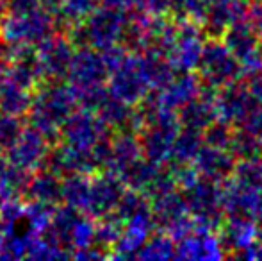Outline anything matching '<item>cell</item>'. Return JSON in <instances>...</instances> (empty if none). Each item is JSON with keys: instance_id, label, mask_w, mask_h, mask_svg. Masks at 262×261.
<instances>
[{"instance_id": "f546056e", "label": "cell", "mask_w": 262, "mask_h": 261, "mask_svg": "<svg viewBox=\"0 0 262 261\" xmlns=\"http://www.w3.org/2000/svg\"><path fill=\"white\" fill-rule=\"evenodd\" d=\"M114 211L120 215V218L123 222L134 218L138 215H145V213H152V200L141 190L127 188L125 193L121 195L120 202H118Z\"/></svg>"}, {"instance_id": "7402d4cb", "label": "cell", "mask_w": 262, "mask_h": 261, "mask_svg": "<svg viewBox=\"0 0 262 261\" xmlns=\"http://www.w3.org/2000/svg\"><path fill=\"white\" fill-rule=\"evenodd\" d=\"M25 198L49 202V204H61L62 202V177L54 174L49 168H39L31 175Z\"/></svg>"}, {"instance_id": "d4e9b609", "label": "cell", "mask_w": 262, "mask_h": 261, "mask_svg": "<svg viewBox=\"0 0 262 261\" xmlns=\"http://www.w3.org/2000/svg\"><path fill=\"white\" fill-rule=\"evenodd\" d=\"M202 147H204V132L189 129V127H180L173 142L171 159L168 163H193Z\"/></svg>"}, {"instance_id": "44dd1931", "label": "cell", "mask_w": 262, "mask_h": 261, "mask_svg": "<svg viewBox=\"0 0 262 261\" xmlns=\"http://www.w3.org/2000/svg\"><path fill=\"white\" fill-rule=\"evenodd\" d=\"M223 43L228 47L232 54L239 59V63H243L245 59H248L250 56L259 52V42L260 34L248 24V20H241L232 24L227 31L221 36Z\"/></svg>"}, {"instance_id": "5b68a950", "label": "cell", "mask_w": 262, "mask_h": 261, "mask_svg": "<svg viewBox=\"0 0 262 261\" xmlns=\"http://www.w3.org/2000/svg\"><path fill=\"white\" fill-rule=\"evenodd\" d=\"M187 209L198 224L216 229L223 224V183L200 177L191 188L184 190Z\"/></svg>"}, {"instance_id": "4fadbf2b", "label": "cell", "mask_w": 262, "mask_h": 261, "mask_svg": "<svg viewBox=\"0 0 262 261\" xmlns=\"http://www.w3.org/2000/svg\"><path fill=\"white\" fill-rule=\"evenodd\" d=\"M52 143L45 138L36 127L25 126L18 139L13 143L9 150L6 152L7 159L14 167L25 168L29 172H36L43 168L45 159L49 156V150Z\"/></svg>"}, {"instance_id": "ac0fdd59", "label": "cell", "mask_w": 262, "mask_h": 261, "mask_svg": "<svg viewBox=\"0 0 262 261\" xmlns=\"http://www.w3.org/2000/svg\"><path fill=\"white\" fill-rule=\"evenodd\" d=\"M220 242L225 254L237 258L246 247L257 240V222L248 218H234L227 216L220 226Z\"/></svg>"}, {"instance_id": "e0dca14e", "label": "cell", "mask_w": 262, "mask_h": 261, "mask_svg": "<svg viewBox=\"0 0 262 261\" xmlns=\"http://www.w3.org/2000/svg\"><path fill=\"white\" fill-rule=\"evenodd\" d=\"M221 242L212 234V229L196 222V231L179 242L177 259H221L225 258Z\"/></svg>"}, {"instance_id": "ab89813d", "label": "cell", "mask_w": 262, "mask_h": 261, "mask_svg": "<svg viewBox=\"0 0 262 261\" xmlns=\"http://www.w3.org/2000/svg\"><path fill=\"white\" fill-rule=\"evenodd\" d=\"M41 2V7L49 13H52L55 18L59 14V9H61V2L62 0H39Z\"/></svg>"}, {"instance_id": "8992f818", "label": "cell", "mask_w": 262, "mask_h": 261, "mask_svg": "<svg viewBox=\"0 0 262 261\" xmlns=\"http://www.w3.org/2000/svg\"><path fill=\"white\" fill-rule=\"evenodd\" d=\"M107 81L109 93L132 106H138L152 90L143 68L141 52H128L123 63L109 73Z\"/></svg>"}, {"instance_id": "52a82bcc", "label": "cell", "mask_w": 262, "mask_h": 261, "mask_svg": "<svg viewBox=\"0 0 262 261\" xmlns=\"http://www.w3.org/2000/svg\"><path fill=\"white\" fill-rule=\"evenodd\" d=\"M113 134L114 131L97 113L84 108L73 111L61 127V142L80 150H90L102 138Z\"/></svg>"}, {"instance_id": "7a4b0ae2", "label": "cell", "mask_w": 262, "mask_h": 261, "mask_svg": "<svg viewBox=\"0 0 262 261\" xmlns=\"http://www.w3.org/2000/svg\"><path fill=\"white\" fill-rule=\"evenodd\" d=\"M128 13L130 11H121L102 4L82 24L68 29V36L77 49L91 47L97 50H105L121 42V36L128 24Z\"/></svg>"}, {"instance_id": "d6986e66", "label": "cell", "mask_w": 262, "mask_h": 261, "mask_svg": "<svg viewBox=\"0 0 262 261\" xmlns=\"http://www.w3.org/2000/svg\"><path fill=\"white\" fill-rule=\"evenodd\" d=\"M235 163H237V157L228 149H217V147H210L205 143L193 159V165L200 172L202 177L212 179L217 183H223L230 177Z\"/></svg>"}, {"instance_id": "5bb4252c", "label": "cell", "mask_w": 262, "mask_h": 261, "mask_svg": "<svg viewBox=\"0 0 262 261\" xmlns=\"http://www.w3.org/2000/svg\"><path fill=\"white\" fill-rule=\"evenodd\" d=\"M200 90H202L200 75H194L193 72H180V75L173 77L164 88H161V90H150L148 95L141 102L179 111L184 104H187L194 97H198Z\"/></svg>"}, {"instance_id": "3957f363", "label": "cell", "mask_w": 262, "mask_h": 261, "mask_svg": "<svg viewBox=\"0 0 262 261\" xmlns=\"http://www.w3.org/2000/svg\"><path fill=\"white\" fill-rule=\"evenodd\" d=\"M57 29V18L39 7L29 13H7L0 24V38L13 45H38Z\"/></svg>"}, {"instance_id": "4dcf8cb0", "label": "cell", "mask_w": 262, "mask_h": 261, "mask_svg": "<svg viewBox=\"0 0 262 261\" xmlns=\"http://www.w3.org/2000/svg\"><path fill=\"white\" fill-rule=\"evenodd\" d=\"M177 256L175 240L164 231L152 233L143 245L138 259H171Z\"/></svg>"}, {"instance_id": "277c9868", "label": "cell", "mask_w": 262, "mask_h": 261, "mask_svg": "<svg viewBox=\"0 0 262 261\" xmlns=\"http://www.w3.org/2000/svg\"><path fill=\"white\" fill-rule=\"evenodd\" d=\"M198 72L204 84L220 90L230 83L243 79V66L239 59L228 50L221 38H210L202 50Z\"/></svg>"}, {"instance_id": "e575fe53", "label": "cell", "mask_w": 262, "mask_h": 261, "mask_svg": "<svg viewBox=\"0 0 262 261\" xmlns=\"http://www.w3.org/2000/svg\"><path fill=\"white\" fill-rule=\"evenodd\" d=\"M234 129H235L234 126L216 118L207 129L204 131V143L210 147H217V149H230Z\"/></svg>"}, {"instance_id": "d6a6232c", "label": "cell", "mask_w": 262, "mask_h": 261, "mask_svg": "<svg viewBox=\"0 0 262 261\" xmlns=\"http://www.w3.org/2000/svg\"><path fill=\"white\" fill-rule=\"evenodd\" d=\"M230 150L237 159H246V157H255L262 154V142L259 136L246 131L245 127H235L234 136H232Z\"/></svg>"}, {"instance_id": "f35d334b", "label": "cell", "mask_w": 262, "mask_h": 261, "mask_svg": "<svg viewBox=\"0 0 262 261\" xmlns=\"http://www.w3.org/2000/svg\"><path fill=\"white\" fill-rule=\"evenodd\" d=\"M7 7L9 13H29L41 7L39 0H7Z\"/></svg>"}, {"instance_id": "d590c367", "label": "cell", "mask_w": 262, "mask_h": 261, "mask_svg": "<svg viewBox=\"0 0 262 261\" xmlns=\"http://www.w3.org/2000/svg\"><path fill=\"white\" fill-rule=\"evenodd\" d=\"M243 83H245V86L248 88V91L252 93V97L262 106V70H257V72L245 75Z\"/></svg>"}, {"instance_id": "4316f807", "label": "cell", "mask_w": 262, "mask_h": 261, "mask_svg": "<svg viewBox=\"0 0 262 261\" xmlns=\"http://www.w3.org/2000/svg\"><path fill=\"white\" fill-rule=\"evenodd\" d=\"M90 183L91 174H82V172H75L62 177V202L84 213L88 193H90Z\"/></svg>"}, {"instance_id": "f1b7e54d", "label": "cell", "mask_w": 262, "mask_h": 261, "mask_svg": "<svg viewBox=\"0 0 262 261\" xmlns=\"http://www.w3.org/2000/svg\"><path fill=\"white\" fill-rule=\"evenodd\" d=\"M125 222L120 218L116 211H111L107 215L95 220V244L105 251H113L114 244L120 238Z\"/></svg>"}, {"instance_id": "9a60e30c", "label": "cell", "mask_w": 262, "mask_h": 261, "mask_svg": "<svg viewBox=\"0 0 262 261\" xmlns=\"http://www.w3.org/2000/svg\"><path fill=\"white\" fill-rule=\"evenodd\" d=\"M225 216L248 218L259 224L262 220V190L237 185L230 177L223 181Z\"/></svg>"}, {"instance_id": "1f68e13d", "label": "cell", "mask_w": 262, "mask_h": 261, "mask_svg": "<svg viewBox=\"0 0 262 261\" xmlns=\"http://www.w3.org/2000/svg\"><path fill=\"white\" fill-rule=\"evenodd\" d=\"M232 181L248 188L262 190V154L255 157H246L235 163V168L230 175Z\"/></svg>"}, {"instance_id": "603a6c76", "label": "cell", "mask_w": 262, "mask_h": 261, "mask_svg": "<svg viewBox=\"0 0 262 261\" xmlns=\"http://www.w3.org/2000/svg\"><path fill=\"white\" fill-rule=\"evenodd\" d=\"M152 215L156 220V226L161 231L168 229L173 222L189 215L184 193H179L175 190V192H169L166 195L152 198Z\"/></svg>"}, {"instance_id": "74e56055", "label": "cell", "mask_w": 262, "mask_h": 261, "mask_svg": "<svg viewBox=\"0 0 262 261\" xmlns=\"http://www.w3.org/2000/svg\"><path fill=\"white\" fill-rule=\"evenodd\" d=\"M102 4L121 11H145V0H102Z\"/></svg>"}, {"instance_id": "8d00e7d4", "label": "cell", "mask_w": 262, "mask_h": 261, "mask_svg": "<svg viewBox=\"0 0 262 261\" xmlns=\"http://www.w3.org/2000/svg\"><path fill=\"white\" fill-rule=\"evenodd\" d=\"M246 20L259 34H262V0H252L250 2Z\"/></svg>"}, {"instance_id": "7c38bea8", "label": "cell", "mask_w": 262, "mask_h": 261, "mask_svg": "<svg viewBox=\"0 0 262 261\" xmlns=\"http://www.w3.org/2000/svg\"><path fill=\"white\" fill-rule=\"evenodd\" d=\"M259 106L260 104L252 97V93L241 79L227 84V86H221L214 97L217 120H223L234 127L241 126L248 118L250 113Z\"/></svg>"}, {"instance_id": "ba28073f", "label": "cell", "mask_w": 262, "mask_h": 261, "mask_svg": "<svg viewBox=\"0 0 262 261\" xmlns=\"http://www.w3.org/2000/svg\"><path fill=\"white\" fill-rule=\"evenodd\" d=\"M204 27L189 18L177 20V42L169 50L168 59L177 72H193L198 68L204 50Z\"/></svg>"}, {"instance_id": "6da1fadb", "label": "cell", "mask_w": 262, "mask_h": 261, "mask_svg": "<svg viewBox=\"0 0 262 261\" xmlns=\"http://www.w3.org/2000/svg\"><path fill=\"white\" fill-rule=\"evenodd\" d=\"M77 97L73 88L62 81H43L32 97L27 113L29 126L36 127L52 145L61 139V127L75 111Z\"/></svg>"}, {"instance_id": "8fae6325", "label": "cell", "mask_w": 262, "mask_h": 261, "mask_svg": "<svg viewBox=\"0 0 262 261\" xmlns=\"http://www.w3.org/2000/svg\"><path fill=\"white\" fill-rule=\"evenodd\" d=\"M125 190H127V186L123 185L120 175L114 172L102 170L97 174H91L90 193H88L84 213L97 220L107 213L114 211Z\"/></svg>"}, {"instance_id": "83f0119b", "label": "cell", "mask_w": 262, "mask_h": 261, "mask_svg": "<svg viewBox=\"0 0 262 261\" xmlns=\"http://www.w3.org/2000/svg\"><path fill=\"white\" fill-rule=\"evenodd\" d=\"M98 0H62L61 9L57 14L59 29H72L75 25L82 24L95 9Z\"/></svg>"}, {"instance_id": "9c48e42d", "label": "cell", "mask_w": 262, "mask_h": 261, "mask_svg": "<svg viewBox=\"0 0 262 261\" xmlns=\"http://www.w3.org/2000/svg\"><path fill=\"white\" fill-rule=\"evenodd\" d=\"M73 42L68 34L55 31L49 38H45L41 43L36 45L38 59L41 65L43 79L45 81H62L68 75L70 65H72L73 54Z\"/></svg>"}, {"instance_id": "60d3db41", "label": "cell", "mask_w": 262, "mask_h": 261, "mask_svg": "<svg viewBox=\"0 0 262 261\" xmlns=\"http://www.w3.org/2000/svg\"><path fill=\"white\" fill-rule=\"evenodd\" d=\"M9 159H7L6 152H0V179L4 177V174L7 172V168H9Z\"/></svg>"}, {"instance_id": "30bf717a", "label": "cell", "mask_w": 262, "mask_h": 261, "mask_svg": "<svg viewBox=\"0 0 262 261\" xmlns=\"http://www.w3.org/2000/svg\"><path fill=\"white\" fill-rule=\"evenodd\" d=\"M107 79H109V68L100 50L91 49V47H82L75 50L68 75H66V81L73 88V91L104 86Z\"/></svg>"}, {"instance_id": "cb8c5ba5", "label": "cell", "mask_w": 262, "mask_h": 261, "mask_svg": "<svg viewBox=\"0 0 262 261\" xmlns=\"http://www.w3.org/2000/svg\"><path fill=\"white\" fill-rule=\"evenodd\" d=\"M32 90L6 79L0 84V113L14 116H27L32 104Z\"/></svg>"}, {"instance_id": "836d02e7", "label": "cell", "mask_w": 262, "mask_h": 261, "mask_svg": "<svg viewBox=\"0 0 262 261\" xmlns=\"http://www.w3.org/2000/svg\"><path fill=\"white\" fill-rule=\"evenodd\" d=\"M24 129V116L0 113V152H7Z\"/></svg>"}, {"instance_id": "2e32d148", "label": "cell", "mask_w": 262, "mask_h": 261, "mask_svg": "<svg viewBox=\"0 0 262 261\" xmlns=\"http://www.w3.org/2000/svg\"><path fill=\"white\" fill-rule=\"evenodd\" d=\"M156 227L157 226L152 213H145V215H138L134 218L127 220L120 238H118L113 251H111V258L113 259L138 258L143 245L146 244V240L150 238V234L154 233Z\"/></svg>"}, {"instance_id": "ffe728a7", "label": "cell", "mask_w": 262, "mask_h": 261, "mask_svg": "<svg viewBox=\"0 0 262 261\" xmlns=\"http://www.w3.org/2000/svg\"><path fill=\"white\" fill-rule=\"evenodd\" d=\"M143 157L141 139L138 132L130 131H116L111 142V159L107 170L120 175L125 168H128L132 163Z\"/></svg>"}, {"instance_id": "484cf974", "label": "cell", "mask_w": 262, "mask_h": 261, "mask_svg": "<svg viewBox=\"0 0 262 261\" xmlns=\"http://www.w3.org/2000/svg\"><path fill=\"white\" fill-rule=\"evenodd\" d=\"M162 170V165H157L154 161H150L148 157H139L136 163H132L128 168H125L120 174V179L123 181V185L127 188L141 190L145 192L150 186V183L159 175V172Z\"/></svg>"}, {"instance_id": "b9f144b4", "label": "cell", "mask_w": 262, "mask_h": 261, "mask_svg": "<svg viewBox=\"0 0 262 261\" xmlns=\"http://www.w3.org/2000/svg\"><path fill=\"white\" fill-rule=\"evenodd\" d=\"M2 245H4V233H2V226H0V252H2Z\"/></svg>"}]
</instances>
